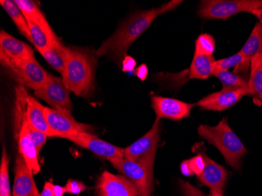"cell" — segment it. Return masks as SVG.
<instances>
[{
    "mask_svg": "<svg viewBox=\"0 0 262 196\" xmlns=\"http://www.w3.org/2000/svg\"><path fill=\"white\" fill-rule=\"evenodd\" d=\"M33 173L19 153L16 157L15 178L12 196H39L37 187L34 181Z\"/></svg>",
    "mask_w": 262,
    "mask_h": 196,
    "instance_id": "obj_17",
    "label": "cell"
},
{
    "mask_svg": "<svg viewBox=\"0 0 262 196\" xmlns=\"http://www.w3.org/2000/svg\"><path fill=\"white\" fill-rule=\"evenodd\" d=\"M35 57L33 50L26 42L18 40L5 31L0 32V61L5 68Z\"/></svg>",
    "mask_w": 262,
    "mask_h": 196,
    "instance_id": "obj_11",
    "label": "cell"
},
{
    "mask_svg": "<svg viewBox=\"0 0 262 196\" xmlns=\"http://www.w3.org/2000/svg\"><path fill=\"white\" fill-rule=\"evenodd\" d=\"M242 62L243 56L241 52H239L231 57L216 60V67L220 68L224 70H229L232 68H235V69L239 67Z\"/></svg>",
    "mask_w": 262,
    "mask_h": 196,
    "instance_id": "obj_29",
    "label": "cell"
},
{
    "mask_svg": "<svg viewBox=\"0 0 262 196\" xmlns=\"http://www.w3.org/2000/svg\"><path fill=\"white\" fill-rule=\"evenodd\" d=\"M27 21L33 22L54 38H57L39 6L32 0H15Z\"/></svg>",
    "mask_w": 262,
    "mask_h": 196,
    "instance_id": "obj_21",
    "label": "cell"
},
{
    "mask_svg": "<svg viewBox=\"0 0 262 196\" xmlns=\"http://www.w3.org/2000/svg\"><path fill=\"white\" fill-rule=\"evenodd\" d=\"M243 56V62L234 70V73L246 74L251 69L252 59L259 53L262 52V24H256L250 37L239 51Z\"/></svg>",
    "mask_w": 262,
    "mask_h": 196,
    "instance_id": "obj_18",
    "label": "cell"
},
{
    "mask_svg": "<svg viewBox=\"0 0 262 196\" xmlns=\"http://www.w3.org/2000/svg\"><path fill=\"white\" fill-rule=\"evenodd\" d=\"M66 191L72 194H79L86 189V185L83 183L74 180H69L66 185Z\"/></svg>",
    "mask_w": 262,
    "mask_h": 196,
    "instance_id": "obj_31",
    "label": "cell"
},
{
    "mask_svg": "<svg viewBox=\"0 0 262 196\" xmlns=\"http://www.w3.org/2000/svg\"><path fill=\"white\" fill-rule=\"evenodd\" d=\"M216 60L213 55H202L194 54L192 64L190 66V79H207L213 76L215 70Z\"/></svg>",
    "mask_w": 262,
    "mask_h": 196,
    "instance_id": "obj_22",
    "label": "cell"
},
{
    "mask_svg": "<svg viewBox=\"0 0 262 196\" xmlns=\"http://www.w3.org/2000/svg\"><path fill=\"white\" fill-rule=\"evenodd\" d=\"M70 93L71 91L64 85L62 78L50 74L43 88L35 91L34 95L49 104L53 109L71 113L73 103L71 101Z\"/></svg>",
    "mask_w": 262,
    "mask_h": 196,
    "instance_id": "obj_9",
    "label": "cell"
},
{
    "mask_svg": "<svg viewBox=\"0 0 262 196\" xmlns=\"http://www.w3.org/2000/svg\"><path fill=\"white\" fill-rule=\"evenodd\" d=\"M68 140L110 162L124 158V148L103 141L89 132L79 133L68 138Z\"/></svg>",
    "mask_w": 262,
    "mask_h": 196,
    "instance_id": "obj_12",
    "label": "cell"
},
{
    "mask_svg": "<svg viewBox=\"0 0 262 196\" xmlns=\"http://www.w3.org/2000/svg\"><path fill=\"white\" fill-rule=\"evenodd\" d=\"M9 163L6 148L3 150L1 166H0V196H11L10 179H9Z\"/></svg>",
    "mask_w": 262,
    "mask_h": 196,
    "instance_id": "obj_27",
    "label": "cell"
},
{
    "mask_svg": "<svg viewBox=\"0 0 262 196\" xmlns=\"http://www.w3.org/2000/svg\"><path fill=\"white\" fill-rule=\"evenodd\" d=\"M66 191V187H61L60 185H53V194L54 196H64Z\"/></svg>",
    "mask_w": 262,
    "mask_h": 196,
    "instance_id": "obj_35",
    "label": "cell"
},
{
    "mask_svg": "<svg viewBox=\"0 0 262 196\" xmlns=\"http://www.w3.org/2000/svg\"><path fill=\"white\" fill-rule=\"evenodd\" d=\"M139 196H141V195H139Z\"/></svg>",
    "mask_w": 262,
    "mask_h": 196,
    "instance_id": "obj_38",
    "label": "cell"
},
{
    "mask_svg": "<svg viewBox=\"0 0 262 196\" xmlns=\"http://www.w3.org/2000/svg\"><path fill=\"white\" fill-rule=\"evenodd\" d=\"M16 137L18 143L19 153L27 163L31 172L36 175L40 171L36 147L23 126H16Z\"/></svg>",
    "mask_w": 262,
    "mask_h": 196,
    "instance_id": "obj_19",
    "label": "cell"
},
{
    "mask_svg": "<svg viewBox=\"0 0 262 196\" xmlns=\"http://www.w3.org/2000/svg\"><path fill=\"white\" fill-rule=\"evenodd\" d=\"M202 156L204 159V167L201 173L196 175L197 179L202 185L224 194L229 178V171L212 160L205 153H203Z\"/></svg>",
    "mask_w": 262,
    "mask_h": 196,
    "instance_id": "obj_16",
    "label": "cell"
},
{
    "mask_svg": "<svg viewBox=\"0 0 262 196\" xmlns=\"http://www.w3.org/2000/svg\"><path fill=\"white\" fill-rule=\"evenodd\" d=\"M200 3L199 17L207 20H226L239 13H252L262 7L260 0H205Z\"/></svg>",
    "mask_w": 262,
    "mask_h": 196,
    "instance_id": "obj_4",
    "label": "cell"
},
{
    "mask_svg": "<svg viewBox=\"0 0 262 196\" xmlns=\"http://www.w3.org/2000/svg\"><path fill=\"white\" fill-rule=\"evenodd\" d=\"M215 39L209 34H202L195 41V53L202 55H213L215 50Z\"/></svg>",
    "mask_w": 262,
    "mask_h": 196,
    "instance_id": "obj_28",
    "label": "cell"
},
{
    "mask_svg": "<svg viewBox=\"0 0 262 196\" xmlns=\"http://www.w3.org/2000/svg\"><path fill=\"white\" fill-rule=\"evenodd\" d=\"M179 186H180L184 196H206V194L203 191H200L195 187L192 186L188 181L180 180L179 181Z\"/></svg>",
    "mask_w": 262,
    "mask_h": 196,
    "instance_id": "obj_30",
    "label": "cell"
},
{
    "mask_svg": "<svg viewBox=\"0 0 262 196\" xmlns=\"http://www.w3.org/2000/svg\"><path fill=\"white\" fill-rule=\"evenodd\" d=\"M160 119L157 118L151 129L142 138L124 148V158L154 169L155 159L160 142Z\"/></svg>",
    "mask_w": 262,
    "mask_h": 196,
    "instance_id": "obj_5",
    "label": "cell"
},
{
    "mask_svg": "<svg viewBox=\"0 0 262 196\" xmlns=\"http://www.w3.org/2000/svg\"><path fill=\"white\" fill-rule=\"evenodd\" d=\"M198 134L219 150L227 164L236 170H241L243 159L248 151L231 129L227 117L223 118L215 126L200 125Z\"/></svg>",
    "mask_w": 262,
    "mask_h": 196,
    "instance_id": "obj_3",
    "label": "cell"
},
{
    "mask_svg": "<svg viewBox=\"0 0 262 196\" xmlns=\"http://www.w3.org/2000/svg\"><path fill=\"white\" fill-rule=\"evenodd\" d=\"M7 69L12 77L20 85L35 91L42 89L49 78V73L35 57L17 63Z\"/></svg>",
    "mask_w": 262,
    "mask_h": 196,
    "instance_id": "obj_8",
    "label": "cell"
},
{
    "mask_svg": "<svg viewBox=\"0 0 262 196\" xmlns=\"http://www.w3.org/2000/svg\"><path fill=\"white\" fill-rule=\"evenodd\" d=\"M180 0H173L163 4L158 8L141 10L132 14L118 28L111 37L106 39L95 52L98 58L107 56L118 66L123 63L127 56V51L131 44L137 40L143 32L149 28L153 20L160 14L174 10L182 4Z\"/></svg>",
    "mask_w": 262,
    "mask_h": 196,
    "instance_id": "obj_1",
    "label": "cell"
},
{
    "mask_svg": "<svg viewBox=\"0 0 262 196\" xmlns=\"http://www.w3.org/2000/svg\"><path fill=\"white\" fill-rule=\"evenodd\" d=\"M44 114L55 137L68 138L82 132H89L93 129L91 125L76 121L70 113L57 111L50 107H44Z\"/></svg>",
    "mask_w": 262,
    "mask_h": 196,
    "instance_id": "obj_10",
    "label": "cell"
},
{
    "mask_svg": "<svg viewBox=\"0 0 262 196\" xmlns=\"http://www.w3.org/2000/svg\"><path fill=\"white\" fill-rule=\"evenodd\" d=\"M251 14H254L255 17H257L258 20H260V23L262 24V7L254 10Z\"/></svg>",
    "mask_w": 262,
    "mask_h": 196,
    "instance_id": "obj_36",
    "label": "cell"
},
{
    "mask_svg": "<svg viewBox=\"0 0 262 196\" xmlns=\"http://www.w3.org/2000/svg\"><path fill=\"white\" fill-rule=\"evenodd\" d=\"M53 185L54 184L47 181L44 185L43 189H42V192L40 193L39 196H54L53 194Z\"/></svg>",
    "mask_w": 262,
    "mask_h": 196,
    "instance_id": "obj_34",
    "label": "cell"
},
{
    "mask_svg": "<svg viewBox=\"0 0 262 196\" xmlns=\"http://www.w3.org/2000/svg\"><path fill=\"white\" fill-rule=\"evenodd\" d=\"M40 54L47 62L62 76L69 58V47H66L61 41L57 39Z\"/></svg>",
    "mask_w": 262,
    "mask_h": 196,
    "instance_id": "obj_20",
    "label": "cell"
},
{
    "mask_svg": "<svg viewBox=\"0 0 262 196\" xmlns=\"http://www.w3.org/2000/svg\"><path fill=\"white\" fill-rule=\"evenodd\" d=\"M244 96L251 97L249 90H222L206 96L196 105L206 111H225L239 102Z\"/></svg>",
    "mask_w": 262,
    "mask_h": 196,
    "instance_id": "obj_15",
    "label": "cell"
},
{
    "mask_svg": "<svg viewBox=\"0 0 262 196\" xmlns=\"http://www.w3.org/2000/svg\"><path fill=\"white\" fill-rule=\"evenodd\" d=\"M209 196H224V194L219 192V191H214V190H210V195Z\"/></svg>",
    "mask_w": 262,
    "mask_h": 196,
    "instance_id": "obj_37",
    "label": "cell"
},
{
    "mask_svg": "<svg viewBox=\"0 0 262 196\" xmlns=\"http://www.w3.org/2000/svg\"><path fill=\"white\" fill-rule=\"evenodd\" d=\"M137 62L135 59L129 56H126L122 63V69L123 72H133L136 69Z\"/></svg>",
    "mask_w": 262,
    "mask_h": 196,
    "instance_id": "obj_32",
    "label": "cell"
},
{
    "mask_svg": "<svg viewBox=\"0 0 262 196\" xmlns=\"http://www.w3.org/2000/svg\"><path fill=\"white\" fill-rule=\"evenodd\" d=\"M249 88L254 103L262 105V52L251 60Z\"/></svg>",
    "mask_w": 262,
    "mask_h": 196,
    "instance_id": "obj_23",
    "label": "cell"
},
{
    "mask_svg": "<svg viewBox=\"0 0 262 196\" xmlns=\"http://www.w3.org/2000/svg\"><path fill=\"white\" fill-rule=\"evenodd\" d=\"M98 57L89 49L69 47V58L61 78L66 88L79 97L88 98L95 88Z\"/></svg>",
    "mask_w": 262,
    "mask_h": 196,
    "instance_id": "obj_2",
    "label": "cell"
},
{
    "mask_svg": "<svg viewBox=\"0 0 262 196\" xmlns=\"http://www.w3.org/2000/svg\"><path fill=\"white\" fill-rule=\"evenodd\" d=\"M148 69L145 64H141L139 67H138L135 69V76H136L138 79H141V81H145V79L147 78V76H148Z\"/></svg>",
    "mask_w": 262,
    "mask_h": 196,
    "instance_id": "obj_33",
    "label": "cell"
},
{
    "mask_svg": "<svg viewBox=\"0 0 262 196\" xmlns=\"http://www.w3.org/2000/svg\"><path fill=\"white\" fill-rule=\"evenodd\" d=\"M44 106L28 94L25 88H17V108L16 116L26 119L35 129L43 133L47 137H55L54 133L47 123Z\"/></svg>",
    "mask_w": 262,
    "mask_h": 196,
    "instance_id": "obj_6",
    "label": "cell"
},
{
    "mask_svg": "<svg viewBox=\"0 0 262 196\" xmlns=\"http://www.w3.org/2000/svg\"><path fill=\"white\" fill-rule=\"evenodd\" d=\"M196 104L184 102L169 97L153 96L151 107L157 115V118H166L172 120L180 121L189 117L192 107Z\"/></svg>",
    "mask_w": 262,
    "mask_h": 196,
    "instance_id": "obj_14",
    "label": "cell"
},
{
    "mask_svg": "<svg viewBox=\"0 0 262 196\" xmlns=\"http://www.w3.org/2000/svg\"><path fill=\"white\" fill-rule=\"evenodd\" d=\"M98 196H139V191L126 178L104 171L97 183Z\"/></svg>",
    "mask_w": 262,
    "mask_h": 196,
    "instance_id": "obj_13",
    "label": "cell"
},
{
    "mask_svg": "<svg viewBox=\"0 0 262 196\" xmlns=\"http://www.w3.org/2000/svg\"><path fill=\"white\" fill-rule=\"evenodd\" d=\"M213 76L222 82L223 85L222 90L245 89L250 91L248 81L236 73L215 67Z\"/></svg>",
    "mask_w": 262,
    "mask_h": 196,
    "instance_id": "obj_25",
    "label": "cell"
},
{
    "mask_svg": "<svg viewBox=\"0 0 262 196\" xmlns=\"http://www.w3.org/2000/svg\"><path fill=\"white\" fill-rule=\"evenodd\" d=\"M113 167L126 178L139 191L140 195L151 196L153 190V170L126 158L110 161Z\"/></svg>",
    "mask_w": 262,
    "mask_h": 196,
    "instance_id": "obj_7",
    "label": "cell"
},
{
    "mask_svg": "<svg viewBox=\"0 0 262 196\" xmlns=\"http://www.w3.org/2000/svg\"><path fill=\"white\" fill-rule=\"evenodd\" d=\"M0 4L4 7V10L7 11L8 15L11 17L13 21L15 24L20 33L32 42L31 39L30 32H29V24L27 20L24 16L20 9L19 8L15 1L13 0H1Z\"/></svg>",
    "mask_w": 262,
    "mask_h": 196,
    "instance_id": "obj_24",
    "label": "cell"
},
{
    "mask_svg": "<svg viewBox=\"0 0 262 196\" xmlns=\"http://www.w3.org/2000/svg\"><path fill=\"white\" fill-rule=\"evenodd\" d=\"M28 24H29L32 44L35 46V48L37 49L39 53L45 51L46 49L48 48L54 40L58 39V38L51 36L33 22L28 21Z\"/></svg>",
    "mask_w": 262,
    "mask_h": 196,
    "instance_id": "obj_26",
    "label": "cell"
}]
</instances>
